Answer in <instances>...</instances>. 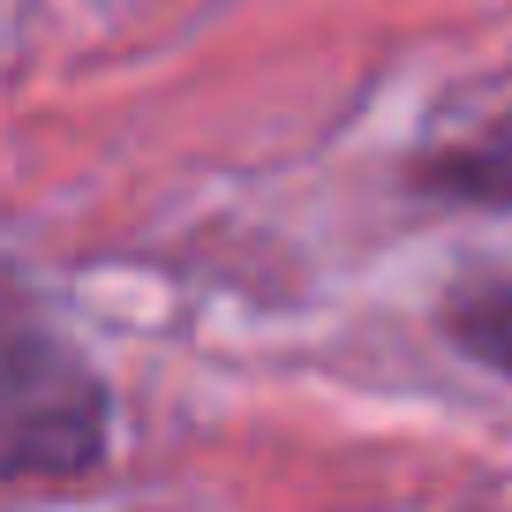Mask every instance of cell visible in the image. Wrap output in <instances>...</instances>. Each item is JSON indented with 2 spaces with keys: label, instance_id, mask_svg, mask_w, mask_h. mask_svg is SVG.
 Masks as SVG:
<instances>
[{
  "label": "cell",
  "instance_id": "1",
  "mask_svg": "<svg viewBox=\"0 0 512 512\" xmlns=\"http://www.w3.org/2000/svg\"><path fill=\"white\" fill-rule=\"evenodd\" d=\"M113 400L98 369L46 324L16 317L0 354V475L8 482H76L106 460Z\"/></svg>",
  "mask_w": 512,
  "mask_h": 512
},
{
  "label": "cell",
  "instance_id": "2",
  "mask_svg": "<svg viewBox=\"0 0 512 512\" xmlns=\"http://www.w3.org/2000/svg\"><path fill=\"white\" fill-rule=\"evenodd\" d=\"M445 339L467 362L512 377V279H467L445 302Z\"/></svg>",
  "mask_w": 512,
  "mask_h": 512
},
{
  "label": "cell",
  "instance_id": "3",
  "mask_svg": "<svg viewBox=\"0 0 512 512\" xmlns=\"http://www.w3.org/2000/svg\"><path fill=\"white\" fill-rule=\"evenodd\" d=\"M422 189L460 196V204H512V128L505 136H482L467 151H445V159L422 166Z\"/></svg>",
  "mask_w": 512,
  "mask_h": 512
}]
</instances>
